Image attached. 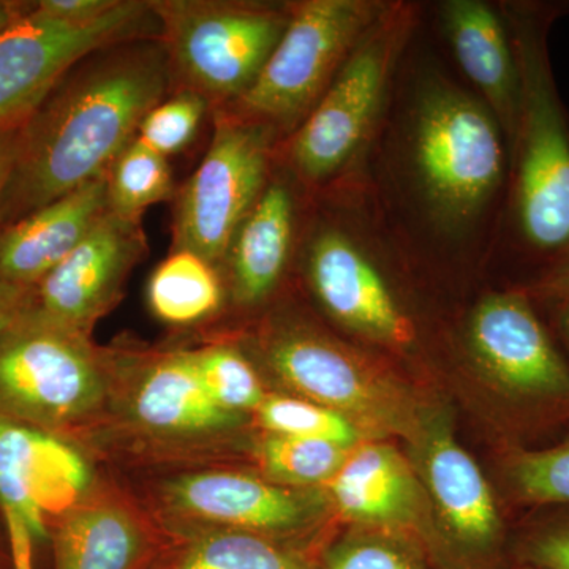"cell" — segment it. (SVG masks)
I'll return each mask as SVG.
<instances>
[{"label":"cell","mask_w":569,"mask_h":569,"mask_svg":"<svg viewBox=\"0 0 569 569\" xmlns=\"http://www.w3.org/2000/svg\"><path fill=\"white\" fill-rule=\"evenodd\" d=\"M353 171L427 272L488 268L507 200L508 141L452 69L427 11Z\"/></svg>","instance_id":"1"},{"label":"cell","mask_w":569,"mask_h":569,"mask_svg":"<svg viewBox=\"0 0 569 569\" xmlns=\"http://www.w3.org/2000/svg\"><path fill=\"white\" fill-rule=\"evenodd\" d=\"M173 91L160 37L108 44L74 63L21 127L0 228L108 174L144 116Z\"/></svg>","instance_id":"2"},{"label":"cell","mask_w":569,"mask_h":569,"mask_svg":"<svg viewBox=\"0 0 569 569\" xmlns=\"http://www.w3.org/2000/svg\"><path fill=\"white\" fill-rule=\"evenodd\" d=\"M497 2L518 59L520 111L488 266L516 269L515 288H529L569 261V112L549 56L550 28L569 14V2Z\"/></svg>","instance_id":"3"},{"label":"cell","mask_w":569,"mask_h":569,"mask_svg":"<svg viewBox=\"0 0 569 569\" xmlns=\"http://www.w3.org/2000/svg\"><path fill=\"white\" fill-rule=\"evenodd\" d=\"M110 395L102 417L78 441L86 451L187 466L212 462L252 417L217 406L189 348H111Z\"/></svg>","instance_id":"4"},{"label":"cell","mask_w":569,"mask_h":569,"mask_svg":"<svg viewBox=\"0 0 569 569\" xmlns=\"http://www.w3.org/2000/svg\"><path fill=\"white\" fill-rule=\"evenodd\" d=\"M426 17V2L389 0L388 9L359 40L316 110L277 148V160L310 192L351 173L362 159L408 44Z\"/></svg>","instance_id":"5"},{"label":"cell","mask_w":569,"mask_h":569,"mask_svg":"<svg viewBox=\"0 0 569 569\" xmlns=\"http://www.w3.org/2000/svg\"><path fill=\"white\" fill-rule=\"evenodd\" d=\"M233 337L291 395L331 408L369 436L417 433L422 413L395 378L316 318L269 306L254 331Z\"/></svg>","instance_id":"6"},{"label":"cell","mask_w":569,"mask_h":569,"mask_svg":"<svg viewBox=\"0 0 569 569\" xmlns=\"http://www.w3.org/2000/svg\"><path fill=\"white\" fill-rule=\"evenodd\" d=\"M110 395L108 350L91 336L24 316L0 337V417L81 440Z\"/></svg>","instance_id":"7"},{"label":"cell","mask_w":569,"mask_h":569,"mask_svg":"<svg viewBox=\"0 0 569 569\" xmlns=\"http://www.w3.org/2000/svg\"><path fill=\"white\" fill-rule=\"evenodd\" d=\"M290 21L263 70L227 114L268 127L280 142L316 110L389 0H290Z\"/></svg>","instance_id":"8"},{"label":"cell","mask_w":569,"mask_h":569,"mask_svg":"<svg viewBox=\"0 0 569 569\" xmlns=\"http://www.w3.org/2000/svg\"><path fill=\"white\" fill-rule=\"evenodd\" d=\"M174 89L201 93L213 111L241 99L290 21L288 2L151 0Z\"/></svg>","instance_id":"9"},{"label":"cell","mask_w":569,"mask_h":569,"mask_svg":"<svg viewBox=\"0 0 569 569\" xmlns=\"http://www.w3.org/2000/svg\"><path fill=\"white\" fill-rule=\"evenodd\" d=\"M460 346L490 387L533 421L569 418V361L522 288H489L468 307Z\"/></svg>","instance_id":"10"},{"label":"cell","mask_w":569,"mask_h":569,"mask_svg":"<svg viewBox=\"0 0 569 569\" xmlns=\"http://www.w3.org/2000/svg\"><path fill=\"white\" fill-rule=\"evenodd\" d=\"M144 503L164 529L183 537L236 530L282 545L316 529L329 507L325 490L288 488L261 475L227 467L186 468L163 475L149 486Z\"/></svg>","instance_id":"11"},{"label":"cell","mask_w":569,"mask_h":569,"mask_svg":"<svg viewBox=\"0 0 569 569\" xmlns=\"http://www.w3.org/2000/svg\"><path fill=\"white\" fill-rule=\"evenodd\" d=\"M279 144L268 127L213 111L211 144L176 192L173 249L190 250L222 268L239 223L271 176Z\"/></svg>","instance_id":"12"},{"label":"cell","mask_w":569,"mask_h":569,"mask_svg":"<svg viewBox=\"0 0 569 569\" xmlns=\"http://www.w3.org/2000/svg\"><path fill=\"white\" fill-rule=\"evenodd\" d=\"M137 37H160L151 0H121L103 20L81 26L51 20L29 3L0 33V132L24 126L86 56Z\"/></svg>","instance_id":"13"},{"label":"cell","mask_w":569,"mask_h":569,"mask_svg":"<svg viewBox=\"0 0 569 569\" xmlns=\"http://www.w3.org/2000/svg\"><path fill=\"white\" fill-rule=\"evenodd\" d=\"M80 445L0 417V518L14 569H33V550L51 526L96 485Z\"/></svg>","instance_id":"14"},{"label":"cell","mask_w":569,"mask_h":569,"mask_svg":"<svg viewBox=\"0 0 569 569\" xmlns=\"http://www.w3.org/2000/svg\"><path fill=\"white\" fill-rule=\"evenodd\" d=\"M148 252L141 219L108 208L73 252L32 287L29 317L91 336L121 301L127 280Z\"/></svg>","instance_id":"15"},{"label":"cell","mask_w":569,"mask_h":569,"mask_svg":"<svg viewBox=\"0 0 569 569\" xmlns=\"http://www.w3.org/2000/svg\"><path fill=\"white\" fill-rule=\"evenodd\" d=\"M313 192L277 160L228 246L222 274L230 309L263 312L293 276L299 238Z\"/></svg>","instance_id":"16"},{"label":"cell","mask_w":569,"mask_h":569,"mask_svg":"<svg viewBox=\"0 0 569 569\" xmlns=\"http://www.w3.org/2000/svg\"><path fill=\"white\" fill-rule=\"evenodd\" d=\"M427 22L452 69L496 116L508 148L518 129L520 73L507 21L498 2H426Z\"/></svg>","instance_id":"17"},{"label":"cell","mask_w":569,"mask_h":569,"mask_svg":"<svg viewBox=\"0 0 569 569\" xmlns=\"http://www.w3.org/2000/svg\"><path fill=\"white\" fill-rule=\"evenodd\" d=\"M162 529L144 501L97 478L91 490L52 522L54 569H142Z\"/></svg>","instance_id":"18"},{"label":"cell","mask_w":569,"mask_h":569,"mask_svg":"<svg viewBox=\"0 0 569 569\" xmlns=\"http://www.w3.org/2000/svg\"><path fill=\"white\" fill-rule=\"evenodd\" d=\"M413 440L427 489L452 545L467 557L493 556L503 537L496 498L443 413H422Z\"/></svg>","instance_id":"19"},{"label":"cell","mask_w":569,"mask_h":569,"mask_svg":"<svg viewBox=\"0 0 569 569\" xmlns=\"http://www.w3.org/2000/svg\"><path fill=\"white\" fill-rule=\"evenodd\" d=\"M108 174L0 228V282L32 288L107 213Z\"/></svg>","instance_id":"20"},{"label":"cell","mask_w":569,"mask_h":569,"mask_svg":"<svg viewBox=\"0 0 569 569\" xmlns=\"http://www.w3.org/2000/svg\"><path fill=\"white\" fill-rule=\"evenodd\" d=\"M329 505L358 526L402 530L421 523L425 492L395 447L367 440L325 486Z\"/></svg>","instance_id":"21"},{"label":"cell","mask_w":569,"mask_h":569,"mask_svg":"<svg viewBox=\"0 0 569 569\" xmlns=\"http://www.w3.org/2000/svg\"><path fill=\"white\" fill-rule=\"evenodd\" d=\"M146 302L156 320L174 329L209 323L230 309L222 269L179 249L153 268L146 284Z\"/></svg>","instance_id":"22"},{"label":"cell","mask_w":569,"mask_h":569,"mask_svg":"<svg viewBox=\"0 0 569 569\" xmlns=\"http://www.w3.org/2000/svg\"><path fill=\"white\" fill-rule=\"evenodd\" d=\"M186 548L170 569H317L291 546L236 530L186 535Z\"/></svg>","instance_id":"23"},{"label":"cell","mask_w":569,"mask_h":569,"mask_svg":"<svg viewBox=\"0 0 569 569\" xmlns=\"http://www.w3.org/2000/svg\"><path fill=\"white\" fill-rule=\"evenodd\" d=\"M353 449L316 438L261 432L250 451L261 477L288 488L323 489Z\"/></svg>","instance_id":"24"},{"label":"cell","mask_w":569,"mask_h":569,"mask_svg":"<svg viewBox=\"0 0 569 569\" xmlns=\"http://www.w3.org/2000/svg\"><path fill=\"white\" fill-rule=\"evenodd\" d=\"M198 376L217 406L253 417L269 395L260 367L233 336L189 348Z\"/></svg>","instance_id":"25"},{"label":"cell","mask_w":569,"mask_h":569,"mask_svg":"<svg viewBox=\"0 0 569 569\" xmlns=\"http://www.w3.org/2000/svg\"><path fill=\"white\" fill-rule=\"evenodd\" d=\"M173 170L167 157L133 138L108 171V206L126 219H141L149 206L173 200Z\"/></svg>","instance_id":"26"},{"label":"cell","mask_w":569,"mask_h":569,"mask_svg":"<svg viewBox=\"0 0 569 569\" xmlns=\"http://www.w3.org/2000/svg\"><path fill=\"white\" fill-rule=\"evenodd\" d=\"M261 432L332 441L356 448L369 440V433L350 418L331 408L293 395L269 392L253 415Z\"/></svg>","instance_id":"27"},{"label":"cell","mask_w":569,"mask_h":569,"mask_svg":"<svg viewBox=\"0 0 569 569\" xmlns=\"http://www.w3.org/2000/svg\"><path fill=\"white\" fill-rule=\"evenodd\" d=\"M509 488L529 507H569V440L546 448H520L505 466Z\"/></svg>","instance_id":"28"},{"label":"cell","mask_w":569,"mask_h":569,"mask_svg":"<svg viewBox=\"0 0 569 569\" xmlns=\"http://www.w3.org/2000/svg\"><path fill=\"white\" fill-rule=\"evenodd\" d=\"M209 110L211 103L201 93L176 88L144 116L137 138L168 159L194 140Z\"/></svg>","instance_id":"29"},{"label":"cell","mask_w":569,"mask_h":569,"mask_svg":"<svg viewBox=\"0 0 569 569\" xmlns=\"http://www.w3.org/2000/svg\"><path fill=\"white\" fill-rule=\"evenodd\" d=\"M317 569H427L417 550L385 533H351L321 553Z\"/></svg>","instance_id":"30"},{"label":"cell","mask_w":569,"mask_h":569,"mask_svg":"<svg viewBox=\"0 0 569 569\" xmlns=\"http://www.w3.org/2000/svg\"><path fill=\"white\" fill-rule=\"evenodd\" d=\"M516 563L541 569H569V515L533 523L520 538Z\"/></svg>","instance_id":"31"},{"label":"cell","mask_w":569,"mask_h":569,"mask_svg":"<svg viewBox=\"0 0 569 569\" xmlns=\"http://www.w3.org/2000/svg\"><path fill=\"white\" fill-rule=\"evenodd\" d=\"M121 0H40L33 9L51 20L69 24H92L118 9Z\"/></svg>","instance_id":"32"},{"label":"cell","mask_w":569,"mask_h":569,"mask_svg":"<svg viewBox=\"0 0 569 569\" xmlns=\"http://www.w3.org/2000/svg\"><path fill=\"white\" fill-rule=\"evenodd\" d=\"M537 307L546 306L553 316L569 312V261L529 288H522Z\"/></svg>","instance_id":"33"},{"label":"cell","mask_w":569,"mask_h":569,"mask_svg":"<svg viewBox=\"0 0 569 569\" xmlns=\"http://www.w3.org/2000/svg\"><path fill=\"white\" fill-rule=\"evenodd\" d=\"M31 291L32 288L0 282V337L24 316L31 301Z\"/></svg>","instance_id":"34"},{"label":"cell","mask_w":569,"mask_h":569,"mask_svg":"<svg viewBox=\"0 0 569 569\" xmlns=\"http://www.w3.org/2000/svg\"><path fill=\"white\" fill-rule=\"evenodd\" d=\"M20 129L3 130L0 132V203L9 183L11 170L17 162L18 148H20Z\"/></svg>","instance_id":"35"},{"label":"cell","mask_w":569,"mask_h":569,"mask_svg":"<svg viewBox=\"0 0 569 569\" xmlns=\"http://www.w3.org/2000/svg\"><path fill=\"white\" fill-rule=\"evenodd\" d=\"M29 10V3L10 2L0 0V33L9 29L18 18H21Z\"/></svg>","instance_id":"36"},{"label":"cell","mask_w":569,"mask_h":569,"mask_svg":"<svg viewBox=\"0 0 569 569\" xmlns=\"http://www.w3.org/2000/svg\"><path fill=\"white\" fill-rule=\"evenodd\" d=\"M553 323H556L557 336H559L561 346L565 348L563 353L567 355L569 361V312L553 316Z\"/></svg>","instance_id":"37"},{"label":"cell","mask_w":569,"mask_h":569,"mask_svg":"<svg viewBox=\"0 0 569 569\" xmlns=\"http://www.w3.org/2000/svg\"><path fill=\"white\" fill-rule=\"evenodd\" d=\"M511 569H541V568L531 567V565H526V563H516L515 567H512Z\"/></svg>","instance_id":"38"}]
</instances>
